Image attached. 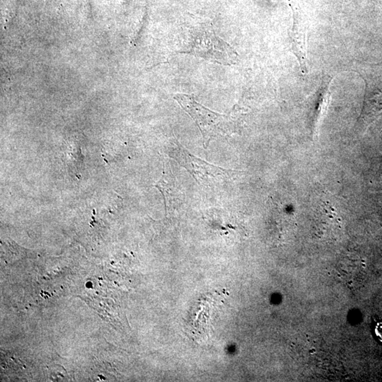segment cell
<instances>
[{
  "label": "cell",
  "instance_id": "cell-1",
  "mask_svg": "<svg viewBox=\"0 0 382 382\" xmlns=\"http://www.w3.org/2000/svg\"><path fill=\"white\" fill-rule=\"evenodd\" d=\"M187 40L181 53H188L223 66L237 62L238 55L230 45L216 36L212 27L201 25L187 31Z\"/></svg>",
  "mask_w": 382,
  "mask_h": 382
},
{
  "label": "cell",
  "instance_id": "cell-2",
  "mask_svg": "<svg viewBox=\"0 0 382 382\" xmlns=\"http://www.w3.org/2000/svg\"><path fill=\"white\" fill-rule=\"evenodd\" d=\"M174 99L196 122L203 135L205 148L212 139L232 133L233 125L228 115L207 109L196 102L192 96L178 93L174 96Z\"/></svg>",
  "mask_w": 382,
  "mask_h": 382
},
{
  "label": "cell",
  "instance_id": "cell-3",
  "mask_svg": "<svg viewBox=\"0 0 382 382\" xmlns=\"http://www.w3.org/2000/svg\"><path fill=\"white\" fill-rule=\"evenodd\" d=\"M170 157L174 158L181 167H184L191 176L200 184H206L212 180L226 178L235 173L203 161L191 154L188 150L174 139L169 152Z\"/></svg>",
  "mask_w": 382,
  "mask_h": 382
},
{
  "label": "cell",
  "instance_id": "cell-4",
  "mask_svg": "<svg viewBox=\"0 0 382 382\" xmlns=\"http://www.w3.org/2000/svg\"><path fill=\"white\" fill-rule=\"evenodd\" d=\"M375 332L376 336L379 337L380 340H382V322L377 324L376 326Z\"/></svg>",
  "mask_w": 382,
  "mask_h": 382
}]
</instances>
